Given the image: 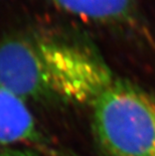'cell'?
<instances>
[{
    "instance_id": "277c9868",
    "label": "cell",
    "mask_w": 155,
    "mask_h": 156,
    "mask_svg": "<svg viewBox=\"0 0 155 156\" xmlns=\"http://www.w3.org/2000/svg\"><path fill=\"white\" fill-rule=\"evenodd\" d=\"M62 10L90 21H127L136 10V0H51Z\"/></svg>"
},
{
    "instance_id": "5b68a950",
    "label": "cell",
    "mask_w": 155,
    "mask_h": 156,
    "mask_svg": "<svg viewBox=\"0 0 155 156\" xmlns=\"http://www.w3.org/2000/svg\"><path fill=\"white\" fill-rule=\"evenodd\" d=\"M0 156H32L25 151L18 149H4L0 151Z\"/></svg>"
},
{
    "instance_id": "6da1fadb",
    "label": "cell",
    "mask_w": 155,
    "mask_h": 156,
    "mask_svg": "<svg viewBox=\"0 0 155 156\" xmlns=\"http://www.w3.org/2000/svg\"><path fill=\"white\" fill-rule=\"evenodd\" d=\"M114 81L103 59L85 46L44 37L0 44V83L23 100L92 105Z\"/></svg>"
},
{
    "instance_id": "3957f363",
    "label": "cell",
    "mask_w": 155,
    "mask_h": 156,
    "mask_svg": "<svg viewBox=\"0 0 155 156\" xmlns=\"http://www.w3.org/2000/svg\"><path fill=\"white\" fill-rule=\"evenodd\" d=\"M38 132L23 99L0 83V144L33 141Z\"/></svg>"
},
{
    "instance_id": "7a4b0ae2",
    "label": "cell",
    "mask_w": 155,
    "mask_h": 156,
    "mask_svg": "<svg viewBox=\"0 0 155 156\" xmlns=\"http://www.w3.org/2000/svg\"><path fill=\"white\" fill-rule=\"evenodd\" d=\"M97 138L109 156H155V96L115 80L92 104Z\"/></svg>"
}]
</instances>
